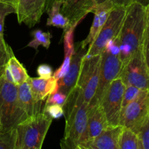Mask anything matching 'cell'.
I'll list each match as a JSON object with an SVG mask.
<instances>
[{
	"mask_svg": "<svg viewBox=\"0 0 149 149\" xmlns=\"http://www.w3.org/2000/svg\"><path fill=\"white\" fill-rule=\"evenodd\" d=\"M100 55L101 61L98 84L95 95L89 104L100 103L105 92L111 83L119 77L123 68L122 62L119 58L118 37L108 42Z\"/></svg>",
	"mask_w": 149,
	"mask_h": 149,
	"instance_id": "5b68a950",
	"label": "cell"
},
{
	"mask_svg": "<svg viewBox=\"0 0 149 149\" xmlns=\"http://www.w3.org/2000/svg\"><path fill=\"white\" fill-rule=\"evenodd\" d=\"M6 66L11 73L13 80H14V83L16 85H19V84L28 81V79H29V76L25 67L23 66V64L20 63V61L16 58L13 53L12 54L11 56L7 61Z\"/></svg>",
	"mask_w": 149,
	"mask_h": 149,
	"instance_id": "ffe728a7",
	"label": "cell"
},
{
	"mask_svg": "<svg viewBox=\"0 0 149 149\" xmlns=\"http://www.w3.org/2000/svg\"><path fill=\"white\" fill-rule=\"evenodd\" d=\"M11 47L6 43L4 35L0 36V66H4L13 54Z\"/></svg>",
	"mask_w": 149,
	"mask_h": 149,
	"instance_id": "4316f807",
	"label": "cell"
},
{
	"mask_svg": "<svg viewBox=\"0 0 149 149\" xmlns=\"http://www.w3.org/2000/svg\"><path fill=\"white\" fill-rule=\"evenodd\" d=\"M141 149H149V113L141 125L138 133Z\"/></svg>",
	"mask_w": 149,
	"mask_h": 149,
	"instance_id": "cb8c5ba5",
	"label": "cell"
},
{
	"mask_svg": "<svg viewBox=\"0 0 149 149\" xmlns=\"http://www.w3.org/2000/svg\"><path fill=\"white\" fill-rule=\"evenodd\" d=\"M62 3L58 0H53L48 9V18L47 25L67 30L71 26L69 19L61 12Z\"/></svg>",
	"mask_w": 149,
	"mask_h": 149,
	"instance_id": "d6986e66",
	"label": "cell"
},
{
	"mask_svg": "<svg viewBox=\"0 0 149 149\" xmlns=\"http://www.w3.org/2000/svg\"><path fill=\"white\" fill-rule=\"evenodd\" d=\"M125 87L119 77L115 79L105 92L100 101L109 126L119 125L122 97Z\"/></svg>",
	"mask_w": 149,
	"mask_h": 149,
	"instance_id": "30bf717a",
	"label": "cell"
},
{
	"mask_svg": "<svg viewBox=\"0 0 149 149\" xmlns=\"http://www.w3.org/2000/svg\"><path fill=\"white\" fill-rule=\"evenodd\" d=\"M148 14H149V13H148Z\"/></svg>",
	"mask_w": 149,
	"mask_h": 149,
	"instance_id": "74e56055",
	"label": "cell"
},
{
	"mask_svg": "<svg viewBox=\"0 0 149 149\" xmlns=\"http://www.w3.org/2000/svg\"><path fill=\"white\" fill-rule=\"evenodd\" d=\"M94 1L95 4H99V3H101L103 1H109L113 4V5L116 7V6H119V7H128L129 5H130L131 4L134 2H136V1H139V2L143 3V4L147 5V1L146 0H93Z\"/></svg>",
	"mask_w": 149,
	"mask_h": 149,
	"instance_id": "4dcf8cb0",
	"label": "cell"
},
{
	"mask_svg": "<svg viewBox=\"0 0 149 149\" xmlns=\"http://www.w3.org/2000/svg\"><path fill=\"white\" fill-rule=\"evenodd\" d=\"M37 74L39 77L44 79H48L53 76V71H52V68L50 65H47V64H42L38 66Z\"/></svg>",
	"mask_w": 149,
	"mask_h": 149,
	"instance_id": "1f68e13d",
	"label": "cell"
},
{
	"mask_svg": "<svg viewBox=\"0 0 149 149\" xmlns=\"http://www.w3.org/2000/svg\"><path fill=\"white\" fill-rule=\"evenodd\" d=\"M101 55L86 57L81 62L77 86L81 89L84 100L90 103L95 95L100 75Z\"/></svg>",
	"mask_w": 149,
	"mask_h": 149,
	"instance_id": "52a82bcc",
	"label": "cell"
},
{
	"mask_svg": "<svg viewBox=\"0 0 149 149\" xmlns=\"http://www.w3.org/2000/svg\"><path fill=\"white\" fill-rule=\"evenodd\" d=\"M141 90L138 89V87H134L132 85H128L125 87V91L123 93V97H122V109L126 107L130 102L135 100L138 95L141 93Z\"/></svg>",
	"mask_w": 149,
	"mask_h": 149,
	"instance_id": "d4e9b609",
	"label": "cell"
},
{
	"mask_svg": "<svg viewBox=\"0 0 149 149\" xmlns=\"http://www.w3.org/2000/svg\"><path fill=\"white\" fill-rule=\"evenodd\" d=\"M123 127L109 126L100 135L81 145L79 149H119V138Z\"/></svg>",
	"mask_w": 149,
	"mask_h": 149,
	"instance_id": "5bb4252c",
	"label": "cell"
},
{
	"mask_svg": "<svg viewBox=\"0 0 149 149\" xmlns=\"http://www.w3.org/2000/svg\"><path fill=\"white\" fill-rule=\"evenodd\" d=\"M15 128L0 132V149H15Z\"/></svg>",
	"mask_w": 149,
	"mask_h": 149,
	"instance_id": "603a6c76",
	"label": "cell"
},
{
	"mask_svg": "<svg viewBox=\"0 0 149 149\" xmlns=\"http://www.w3.org/2000/svg\"><path fill=\"white\" fill-rule=\"evenodd\" d=\"M147 3H148V2H147Z\"/></svg>",
	"mask_w": 149,
	"mask_h": 149,
	"instance_id": "f35d334b",
	"label": "cell"
},
{
	"mask_svg": "<svg viewBox=\"0 0 149 149\" xmlns=\"http://www.w3.org/2000/svg\"><path fill=\"white\" fill-rule=\"evenodd\" d=\"M52 119L42 111L17 125L15 127V149L42 148Z\"/></svg>",
	"mask_w": 149,
	"mask_h": 149,
	"instance_id": "3957f363",
	"label": "cell"
},
{
	"mask_svg": "<svg viewBox=\"0 0 149 149\" xmlns=\"http://www.w3.org/2000/svg\"><path fill=\"white\" fill-rule=\"evenodd\" d=\"M142 52L143 55L144 60L149 69V14L147 17L146 28L145 34H144L143 42L142 46Z\"/></svg>",
	"mask_w": 149,
	"mask_h": 149,
	"instance_id": "f546056e",
	"label": "cell"
},
{
	"mask_svg": "<svg viewBox=\"0 0 149 149\" xmlns=\"http://www.w3.org/2000/svg\"><path fill=\"white\" fill-rule=\"evenodd\" d=\"M127 7L116 6L111 10L106 23L102 27L93 43L87 49L86 57L100 55L108 42L114 40L120 33Z\"/></svg>",
	"mask_w": 149,
	"mask_h": 149,
	"instance_id": "8992f818",
	"label": "cell"
},
{
	"mask_svg": "<svg viewBox=\"0 0 149 149\" xmlns=\"http://www.w3.org/2000/svg\"><path fill=\"white\" fill-rule=\"evenodd\" d=\"M15 7L13 4L0 1V36L4 35V20L8 15L15 13Z\"/></svg>",
	"mask_w": 149,
	"mask_h": 149,
	"instance_id": "484cf974",
	"label": "cell"
},
{
	"mask_svg": "<svg viewBox=\"0 0 149 149\" xmlns=\"http://www.w3.org/2000/svg\"><path fill=\"white\" fill-rule=\"evenodd\" d=\"M149 113V90H141L138 97L121 111L119 125L138 133Z\"/></svg>",
	"mask_w": 149,
	"mask_h": 149,
	"instance_id": "ba28073f",
	"label": "cell"
},
{
	"mask_svg": "<svg viewBox=\"0 0 149 149\" xmlns=\"http://www.w3.org/2000/svg\"><path fill=\"white\" fill-rule=\"evenodd\" d=\"M119 149H141L138 135L130 128L123 127L119 138Z\"/></svg>",
	"mask_w": 149,
	"mask_h": 149,
	"instance_id": "44dd1931",
	"label": "cell"
},
{
	"mask_svg": "<svg viewBox=\"0 0 149 149\" xmlns=\"http://www.w3.org/2000/svg\"><path fill=\"white\" fill-rule=\"evenodd\" d=\"M67 95L61 93L59 91H57L52 94L49 95L47 97V100L45 102V106H49V105H59V106H63L66 100Z\"/></svg>",
	"mask_w": 149,
	"mask_h": 149,
	"instance_id": "f1b7e54d",
	"label": "cell"
},
{
	"mask_svg": "<svg viewBox=\"0 0 149 149\" xmlns=\"http://www.w3.org/2000/svg\"><path fill=\"white\" fill-rule=\"evenodd\" d=\"M119 77L125 86L132 85L141 90H149V69L142 49L136 52L124 65Z\"/></svg>",
	"mask_w": 149,
	"mask_h": 149,
	"instance_id": "9c48e42d",
	"label": "cell"
},
{
	"mask_svg": "<svg viewBox=\"0 0 149 149\" xmlns=\"http://www.w3.org/2000/svg\"><path fill=\"white\" fill-rule=\"evenodd\" d=\"M17 0H0L1 2H4V3H8V4H13V5L15 7V4L17 3Z\"/></svg>",
	"mask_w": 149,
	"mask_h": 149,
	"instance_id": "d6a6232c",
	"label": "cell"
},
{
	"mask_svg": "<svg viewBox=\"0 0 149 149\" xmlns=\"http://www.w3.org/2000/svg\"><path fill=\"white\" fill-rule=\"evenodd\" d=\"M5 65H4V66H0V78H1V76L2 75L3 71H4V68H5Z\"/></svg>",
	"mask_w": 149,
	"mask_h": 149,
	"instance_id": "836d02e7",
	"label": "cell"
},
{
	"mask_svg": "<svg viewBox=\"0 0 149 149\" xmlns=\"http://www.w3.org/2000/svg\"><path fill=\"white\" fill-rule=\"evenodd\" d=\"M33 39L28 44L27 46L32 47L37 51L39 46L48 49L50 46L52 35L49 32H45L40 29H36L31 33Z\"/></svg>",
	"mask_w": 149,
	"mask_h": 149,
	"instance_id": "7402d4cb",
	"label": "cell"
},
{
	"mask_svg": "<svg viewBox=\"0 0 149 149\" xmlns=\"http://www.w3.org/2000/svg\"><path fill=\"white\" fill-rule=\"evenodd\" d=\"M45 5L46 0H17L15 14L18 23H24L29 28L33 27L40 22Z\"/></svg>",
	"mask_w": 149,
	"mask_h": 149,
	"instance_id": "8fae6325",
	"label": "cell"
},
{
	"mask_svg": "<svg viewBox=\"0 0 149 149\" xmlns=\"http://www.w3.org/2000/svg\"><path fill=\"white\" fill-rule=\"evenodd\" d=\"M87 50V49L81 48L80 43H79L74 47V53L73 54L71 58L69 68L66 74L63 78L58 80V91L68 95L71 90L77 85L81 62Z\"/></svg>",
	"mask_w": 149,
	"mask_h": 149,
	"instance_id": "7c38bea8",
	"label": "cell"
},
{
	"mask_svg": "<svg viewBox=\"0 0 149 149\" xmlns=\"http://www.w3.org/2000/svg\"><path fill=\"white\" fill-rule=\"evenodd\" d=\"M29 82L31 86L32 95L37 101H44L49 95L58 90V80L52 76L48 79L29 77Z\"/></svg>",
	"mask_w": 149,
	"mask_h": 149,
	"instance_id": "e0dca14e",
	"label": "cell"
},
{
	"mask_svg": "<svg viewBox=\"0 0 149 149\" xmlns=\"http://www.w3.org/2000/svg\"><path fill=\"white\" fill-rule=\"evenodd\" d=\"M62 3L61 12L71 21V26L78 23L91 13L95 6L93 0H58Z\"/></svg>",
	"mask_w": 149,
	"mask_h": 149,
	"instance_id": "9a60e30c",
	"label": "cell"
},
{
	"mask_svg": "<svg viewBox=\"0 0 149 149\" xmlns=\"http://www.w3.org/2000/svg\"><path fill=\"white\" fill-rule=\"evenodd\" d=\"M65 127L61 143L62 148L79 149L89 141L87 114L89 103L84 100L81 89L76 85L67 95L63 105Z\"/></svg>",
	"mask_w": 149,
	"mask_h": 149,
	"instance_id": "6da1fadb",
	"label": "cell"
},
{
	"mask_svg": "<svg viewBox=\"0 0 149 149\" xmlns=\"http://www.w3.org/2000/svg\"><path fill=\"white\" fill-rule=\"evenodd\" d=\"M109 123L100 103L89 104L87 132L89 141L100 135L109 127Z\"/></svg>",
	"mask_w": 149,
	"mask_h": 149,
	"instance_id": "2e32d148",
	"label": "cell"
},
{
	"mask_svg": "<svg viewBox=\"0 0 149 149\" xmlns=\"http://www.w3.org/2000/svg\"><path fill=\"white\" fill-rule=\"evenodd\" d=\"M147 7V11H148V13H149V0H148V4L146 5Z\"/></svg>",
	"mask_w": 149,
	"mask_h": 149,
	"instance_id": "e575fe53",
	"label": "cell"
},
{
	"mask_svg": "<svg viewBox=\"0 0 149 149\" xmlns=\"http://www.w3.org/2000/svg\"><path fill=\"white\" fill-rule=\"evenodd\" d=\"M146 1H147V2H148V0H146Z\"/></svg>",
	"mask_w": 149,
	"mask_h": 149,
	"instance_id": "8d00e7d4",
	"label": "cell"
},
{
	"mask_svg": "<svg viewBox=\"0 0 149 149\" xmlns=\"http://www.w3.org/2000/svg\"><path fill=\"white\" fill-rule=\"evenodd\" d=\"M17 96L20 107L29 117L42 112V101L35 100L29 81L17 85Z\"/></svg>",
	"mask_w": 149,
	"mask_h": 149,
	"instance_id": "ac0fdd59",
	"label": "cell"
},
{
	"mask_svg": "<svg viewBox=\"0 0 149 149\" xmlns=\"http://www.w3.org/2000/svg\"><path fill=\"white\" fill-rule=\"evenodd\" d=\"M115 6L111 1H105L95 4V6L93 7L91 12L95 15L93 24L86 39L80 43L81 48L88 49L89 47L93 43L96 36H97L102 27L106 23L111 10Z\"/></svg>",
	"mask_w": 149,
	"mask_h": 149,
	"instance_id": "4fadbf2b",
	"label": "cell"
},
{
	"mask_svg": "<svg viewBox=\"0 0 149 149\" xmlns=\"http://www.w3.org/2000/svg\"><path fill=\"white\" fill-rule=\"evenodd\" d=\"M1 131V122H0V132Z\"/></svg>",
	"mask_w": 149,
	"mask_h": 149,
	"instance_id": "d590c367",
	"label": "cell"
},
{
	"mask_svg": "<svg viewBox=\"0 0 149 149\" xmlns=\"http://www.w3.org/2000/svg\"><path fill=\"white\" fill-rule=\"evenodd\" d=\"M43 112L49 115L52 119H60L64 115L63 107L56 104L45 106V109H43Z\"/></svg>",
	"mask_w": 149,
	"mask_h": 149,
	"instance_id": "83f0119b",
	"label": "cell"
},
{
	"mask_svg": "<svg viewBox=\"0 0 149 149\" xmlns=\"http://www.w3.org/2000/svg\"><path fill=\"white\" fill-rule=\"evenodd\" d=\"M148 11L146 4L136 1L127 7L126 15L118 39L119 58L124 65L142 49Z\"/></svg>",
	"mask_w": 149,
	"mask_h": 149,
	"instance_id": "7a4b0ae2",
	"label": "cell"
},
{
	"mask_svg": "<svg viewBox=\"0 0 149 149\" xmlns=\"http://www.w3.org/2000/svg\"><path fill=\"white\" fill-rule=\"evenodd\" d=\"M4 72V71H3ZM29 116L20 107L17 96V85L0 78V122L1 131L15 128Z\"/></svg>",
	"mask_w": 149,
	"mask_h": 149,
	"instance_id": "277c9868",
	"label": "cell"
}]
</instances>
